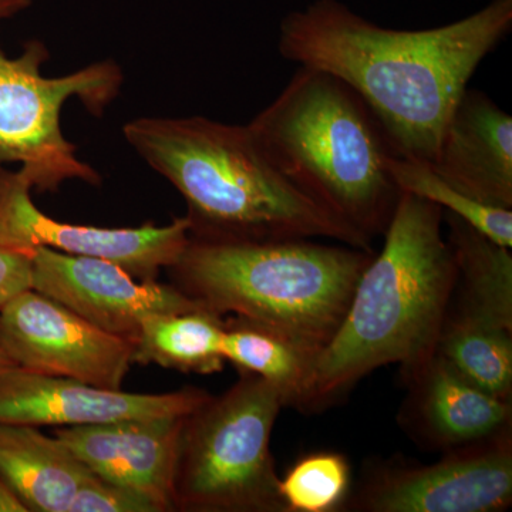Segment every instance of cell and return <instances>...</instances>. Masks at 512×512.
<instances>
[{
    "mask_svg": "<svg viewBox=\"0 0 512 512\" xmlns=\"http://www.w3.org/2000/svg\"><path fill=\"white\" fill-rule=\"evenodd\" d=\"M512 0H493L437 28H383L339 0L289 13L278 50L357 94L396 156L433 163L458 100L485 57L510 35Z\"/></svg>",
    "mask_w": 512,
    "mask_h": 512,
    "instance_id": "1",
    "label": "cell"
},
{
    "mask_svg": "<svg viewBox=\"0 0 512 512\" xmlns=\"http://www.w3.org/2000/svg\"><path fill=\"white\" fill-rule=\"evenodd\" d=\"M127 143L187 202L191 237L207 241L322 239L375 251L373 242L313 201L247 126L207 117H140Z\"/></svg>",
    "mask_w": 512,
    "mask_h": 512,
    "instance_id": "2",
    "label": "cell"
},
{
    "mask_svg": "<svg viewBox=\"0 0 512 512\" xmlns=\"http://www.w3.org/2000/svg\"><path fill=\"white\" fill-rule=\"evenodd\" d=\"M383 238L345 318L316 356L301 412H323L379 367L406 369L436 350L457 278L444 211L402 192Z\"/></svg>",
    "mask_w": 512,
    "mask_h": 512,
    "instance_id": "3",
    "label": "cell"
},
{
    "mask_svg": "<svg viewBox=\"0 0 512 512\" xmlns=\"http://www.w3.org/2000/svg\"><path fill=\"white\" fill-rule=\"evenodd\" d=\"M248 126L299 190L370 242L383 237L402 195L387 170L394 153L345 83L299 66Z\"/></svg>",
    "mask_w": 512,
    "mask_h": 512,
    "instance_id": "4",
    "label": "cell"
},
{
    "mask_svg": "<svg viewBox=\"0 0 512 512\" xmlns=\"http://www.w3.org/2000/svg\"><path fill=\"white\" fill-rule=\"evenodd\" d=\"M375 251L322 239H190L171 266L177 288L218 316L278 330L318 353L348 311Z\"/></svg>",
    "mask_w": 512,
    "mask_h": 512,
    "instance_id": "5",
    "label": "cell"
},
{
    "mask_svg": "<svg viewBox=\"0 0 512 512\" xmlns=\"http://www.w3.org/2000/svg\"><path fill=\"white\" fill-rule=\"evenodd\" d=\"M281 394L251 373L210 396L184 420L174 478L175 510L286 512L271 453Z\"/></svg>",
    "mask_w": 512,
    "mask_h": 512,
    "instance_id": "6",
    "label": "cell"
},
{
    "mask_svg": "<svg viewBox=\"0 0 512 512\" xmlns=\"http://www.w3.org/2000/svg\"><path fill=\"white\" fill-rule=\"evenodd\" d=\"M47 57L37 40L18 57L6 56L0 47V164L20 163L19 173L40 192L56 191L70 180L100 184L97 171L64 137L60 117L73 97L101 116L119 96L123 72L113 60H103L66 76L45 77Z\"/></svg>",
    "mask_w": 512,
    "mask_h": 512,
    "instance_id": "7",
    "label": "cell"
},
{
    "mask_svg": "<svg viewBox=\"0 0 512 512\" xmlns=\"http://www.w3.org/2000/svg\"><path fill=\"white\" fill-rule=\"evenodd\" d=\"M512 505V427L436 463L373 461L339 512H503Z\"/></svg>",
    "mask_w": 512,
    "mask_h": 512,
    "instance_id": "8",
    "label": "cell"
},
{
    "mask_svg": "<svg viewBox=\"0 0 512 512\" xmlns=\"http://www.w3.org/2000/svg\"><path fill=\"white\" fill-rule=\"evenodd\" d=\"M0 350L19 369L121 389L134 342L97 328L49 296L26 289L0 306Z\"/></svg>",
    "mask_w": 512,
    "mask_h": 512,
    "instance_id": "9",
    "label": "cell"
},
{
    "mask_svg": "<svg viewBox=\"0 0 512 512\" xmlns=\"http://www.w3.org/2000/svg\"><path fill=\"white\" fill-rule=\"evenodd\" d=\"M32 187L19 171L0 168V245L50 248L63 254L106 259L134 278L156 279L177 264L190 244L187 217L164 227L153 222L138 228H99L53 220L32 201Z\"/></svg>",
    "mask_w": 512,
    "mask_h": 512,
    "instance_id": "10",
    "label": "cell"
},
{
    "mask_svg": "<svg viewBox=\"0 0 512 512\" xmlns=\"http://www.w3.org/2000/svg\"><path fill=\"white\" fill-rule=\"evenodd\" d=\"M32 289L133 342L148 316L204 309L177 286L141 281L106 259L43 247L33 251Z\"/></svg>",
    "mask_w": 512,
    "mask_h": 512,
    "instance_id": "11",
    "label": "cell"
},
{
    "mask_svg": "<svg viewBox=\"0 0 512 512\" xmlns=\"http://www.w3.org/2000/svg\"><path fill=\"white\" fill-rule=\"evenodd\" d=\"M210 396L195 387L161 394L127 393L13 367L0 373V423L57 429L119 420L183 417Z\"/></svg>",
    "mask_w": 512,
    "mask_h": 512,
    "instance_id": "12",
    "label": "cell"
},
{
    "mask_svg": "<svg viewBox=\"0 0 512 512\" xmlns=\"http://www.w3.org/2000/svg\"><path fill=\"white\" fill-rule=\"evenodd\" d=\"M400 373L407 394L399 423L423 450L443 454L512 427V402L468 382L436 350Z\"/></svg>",
    "mask_w": 512,
    "mask_h": 512,
    "instance_id": "13",
    "label": "cell"
},
{
    "mask_svg": "<svg viewBox=\"0 0 512 512\" xmlns=\"http://www.w3.org/2000/svg\"><path fill=\"white\" fill-rule=\"evenodd\" d=\"M185 417L57 427L55 437L103 480L174 511V478Z\"/></svg>",
    "mask_w": 512,
    "mask_h": 512,
    "instance_id": "14",
    "label": "cell"
},
{
    "mask_svg": "<svg viewBox=\"0 0 512 512\" xmlns=\"http://www.w3.org/2000/svg\"><path fill=\"white\" fill-rule=\"evenodd\" d=\"M430 165L471 200L512 210V117L484 92L467 89Z\"/></svg>",
    "mask_w": 512,
    "mask_h": 512,
    "instance_id": "15",
    "label": "cell"
},
{
    "mask_svg": "<svg viewBox=\"0 0 512 512\" xmlns=\"http://www.w3.org/2000/svg\"><path fill=\"white\" fill-rule=\"evenodd\" d=\"M0 476L28 512H69L94 473L39 427L0 423Z\"/></svg>",
    "mask_w": 512,
    "mask_h": 512,
    "instance_id": "16",
    "label": "cell"
},
{
    "mask_svg": "<svg viewBox=\"0 0 512 512\" xmlns=\"http://www.w3.org/2000/svg\"><path fill=\"white\" fill-rule=\"evenodd\" d=\"M457 278L450 308L512 330V254L457 215L444 212Z\"/></svg>",
    "mask_w": 512,
    "mask_h": 512,
    "instance_id": "17",
    "label": "cell"
},
{
    "mask_svg": "<svg viewBox=\"0 0 512 512\" xmlns=\"http://www.w3.org/2000/svg\"><path fill=\"white\" fill-rule=\"evenodd\" d=\"M222 355L239 372L272 384L284 407L299 409L318 353L278 330L251 320H225Z\"/></svg>",
    "mask_w": 512,
    "mask_h": 512,
    "instance_id": "18",
    "label": "cell"
},
{
    "mask_svg": "<svg viewBox=\"0 0 512 512\" xmlns=\"http://www.w3.org/2000/svg\"><path fill=\"white\" fill-rule=\"evenodd\" d=\"M225 320L207 309L148 316L134 340V363L212 375L224 370Z\"/></svg>",
    "mask_w": 512,
    "mask_h": 512,
    "instance_id": "19",
    "label": "cell"
},
{
    "mask_svg": "<svg viewBox=\"0 0 512 512\" xmlns=\"http://www.w3.org/2000/svg\"><path fill=\"white\" fill-rule=\"evenodd\" d=\"M436 352L468 382L512 402V330L448 306Z\"/></svg>",
    "mask_w": 512,
    "mask_h": 512,
    "instance_id": "20",
    "label": "cell"
},
{
    "mask_svg": "<svg viewBox=\"0 0 512 512\" xmlns=\"http://www.w3.org/2000/svg\"><path fill=\"white\" fill-rule=\"evenodd\" d=\"M387 170L400 192L429 201L444 212L457 215L498 244L512 248V210L471 200L446 183L426 161L392 154L387 158Z\"/></svg>",
    "mask_w": 512,
    "mask_h": 512,
    "instance_id": "21",
    "label": "cell"
},
{
    "mask_svg": "<svg viewBox=\"0 0 512 512\" xmlns=\"http://www.w3.org/2000/svg\"><path fill=\"white\" fill-rule=\"evenodd\" d=\"M350 488L349 460L336 451L306 454L279 478V494L286 512H339Z\"/></svg>",
    "mask_w": 512,
    "mask_h": 512,
    "instance_id": "22",
    "label": "cell"
},
{
    "mask_svg": "<svg viewBox=\"0 0 512 512\" xmlns=\"http://www.w3.org/2000/svg\"><path fill=\"white\" fill-rule=\"evenodd\" d=\"M69 512H160L136 491L94 476L74 495Z\"/></svg>",
    "mask_w": 512,
    "mask_h": 512,
    "instance_id": "23",
    "label": "cell"
},
{
    "mask_svg": "<svg viewBox=\"0 0 512 512\" xmlns=\"http://www.w3.org/2000/svg\"><path fill=\"white\" fill-rule=\"evenodd\" d=\"M33 251L0 245V306L32 288Z\"/></svg>",
    "mask_w": 512,
    "mask_h": 512,
    "instance_id": "24",
    "label": "cell"
},
{
    "mask_svg": "<svg viewBox=\"0 0 512 512\" xmlns=\"http://www.w3.org/2000/svg\"><path fill=\"white\" fill-rule=\"evenodd\" d=\"M0 512H28L2 476H0Z\"/></svg>",
    "mask_w": 512,
    "mask_h": 512,
    "instance_id": "25",
    "label": "cell"
},
{
    "mask_svg": "<svg viewBox=\"0 0 512 512\" xmlns=\"http://www.w3.org/2000/svg\"><path fill=\"white\" fill-rule=\"evenodd\" d=\"M33 0H0V20L19 15L32 5Z\"/></svg>",
    "mask_w": 512,
    "mask_h": 512,
    "instance_id": "26",
    "label": "cell"
},
{
    "mask_svg": "<svg viewBox=\"0 0 512 512\" xmlns=\"http://www.w3.org/2000/svg\"><path fill=\"white\" fill-rule=\"evenodd\" d=\"M13 367H16L15 363H13L12 360H10L9 357L0 350V373L13 369Z\"/></svg>",
    "mask_w": 512,
    "mask_h": 512,
    "instance_id": "27",
    "label": "cell"
}]
</instances>
